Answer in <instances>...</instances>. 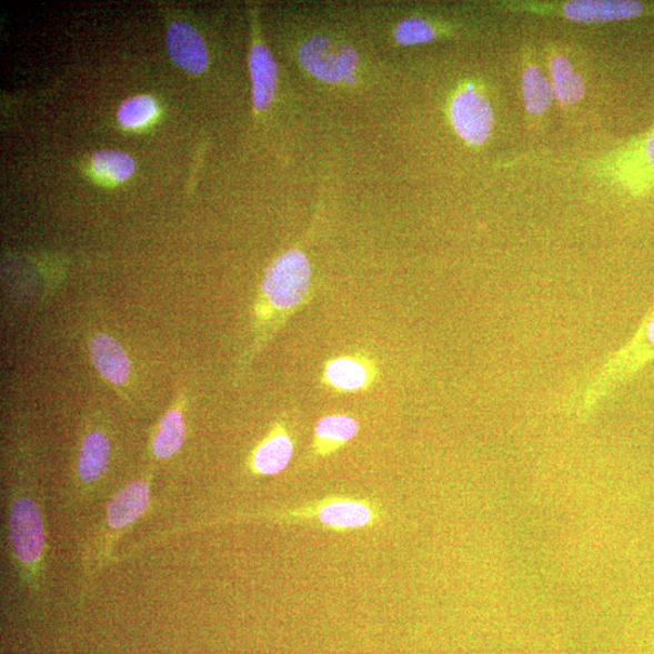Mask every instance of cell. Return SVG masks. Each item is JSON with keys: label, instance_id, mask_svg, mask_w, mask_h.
Returning <instances> with one entry per match:
<instances>
[{"label": "cell", "instance_id": "6da1fadb", "mask_svg": "<svg viewBox=\"0 0 654 654\" xmlns=\"http://www.w3.org/2000/svg\"><path fill=\"white\" fill-rule=\"evenodd\" d=\"M311 299L310 260L300 249H290L265 271L256 310L260 329L258 344L269 341Z\"/></svg>", "mask_w": 654, "mask_h": 654}, {"label": "cell", "instance_id": "2e32d148", "mask_svg": "<svg viewBox=\"0 0 654 654\" xmlns=\"http://www.w3.org/2000/svg\"><path fill=\"white\" fill-rule=\"evenodd\" d=\"M552 87L555 99L564 104H575L584 98V80L573 69L569 59L564 56H554L550 61Z\"/></svg>", "mask_w": 654, "mask_h": 654}, {"label": "cell", "instance_id": "7c38bea8", "mask_svg": "<svg viewBox=\"0 0 654 654\" xmlns=\"http://www.w3.org/2000/svg\"><path fill=\"white\" fill-rule=\"evenodd\" d=\"M150 486L142 480L120 490L107 505L105 523L114 531L124 530L137 523L149 510Z\"/></svg>", "mask_w": 654, "mask_h": 654}, {"label": "cell", "instance_id": "d6986e66", "mask_svg": "<svg viewBox=\"0 0 654 654\" xmlns=\"http://www.w3.org/2000/svg\"><path fill=\"white\" fill-rule=\"evenodd\" d=\"M184 421L179 410H171L160 422L159 431L153 442V453L160 460L177 455L183 445Z\"/></svg>", "mask_w": 654, "mask_h": 654}, {"label": "cell", "instance_id": "8fae6325", "mask_svg": "<svg viewBox=\"0 0 654 654\" xmlns=\"http://www.w3.org/2000/svg\"><path fill=\"white\" fill-rule=\"evenodd\" d=\"M359 432V421L345 413L320 419L314 426L312 456L315 460H325L336 455L358 436Z\"/></svg>", "mask_w": 654, "mask_h": 654}, {"label": "cell", "instance_id": "ac0fdd59", "mask_svg": "<svg viewBox=\"0 0 654 654\" xmlns=\"http://www.w3.org/2000/svg\"><path fill=\"white\" fill-rule=\"evenodd\" d=\"M623 169L637 185L654 183V131L626 153Z\"/></svg>", "mask_w": 654, "mask_h": 654}, {"label": "cell", "instance_id": "7a4b0ae2", "mask_svg": "<svg viewBox=\"0 0 654 654\" xmlns=\"http://www.w3.org/2000/svg\"><path fill=\"white\" fill-rule=\"evenodd\" d=\"M385 515L379 501L332 495L299 509L256 513L244 517H227L220 519L219 522L265 519L276 523H309L326 531L346 533L375 529L384 523Z\"/></svg>", "mask_w": 654, "mask_h": 654}, {"label": "cell", "instance_id": "5b68a950", "mask_svg": "<svg viewBox=\"0 0 654 654\" xmlns=\"http://www.w3.org/2000/svg\"><path fill=\"white\" fill-rule=\"evenodd\" d=\"M299 59L306 72L326 83L343 82L358 66V56L352 47L326 36L306 40L300 49Z\"/></svg>", "mask_w": 654, "mask_h": 654}, {"label": "cell", "instance_id": "52a82bcc", "mask_svg": "<svg viewBox=\"0 0 654 654\" xmlns=\"http://www.w3.org/2000/svg\"><path fill=\"white\" fill-rule=\"evenodd\" d=\"M451 122L460 138L480 145L491 137L495 117L484 93L466 85L453 98L450 109Z\"/></svg>", "mask_w": 654, "mask_h": 654}, {"label": "cell", "instance_id": "ffe728a7", "mask_svg": "<svg viewBox=\"0 0 654 654\" xmlns=\"http://www.w3.org/2000/svg\"><path fill=\"white\" fill-rule=\"evenodd\" d=\"M93 173L109 182H123L135 172V160L123 152L100 151L92 155Z\"/></svg>", "mask_w": 654, "mask_h": 654}, {"label": "cell", "instance_id": "9c48e42d", "mask_svg": "<svg viewBox=\"0 0 654 654\" xmlns=\"http://www.w3.org/2000/svg\"><path fill=\"white\" fill-rule=\"evenodd\" d=\"M643 3L623 0H577L563 6V16L578 23H606L643 17Z\"/></svg>", "mask_w": 654, "mask_h": 654}, {"label": "cell", "instance_id": "30bf717a", "mask_svg": "<svg viewBox=\"0 0 654 654\" xmlns=\"http://www.w3.org/2000/svg\"><path fill=\"white\" fill-rule=\"evenodd\" d=\"M167 46L170 58L185 72L202 73L208 66V50L202 36L191 24L173 22L169 26Z\"/></svg>", "mask_w": 654, "mask_h": 654}, {"label": "cell", "instance_id": "3957f363", "mask_svg": "<svg viewBox=\"0 0 654 654\" xmlns=\"http://www.w3.org/2000/svg\"><path fill=\"white\" fill-rule=\"evenodd\" d=\"M654 359V312L648 316L636 335L622 350L608 359L600 369L582 398L584 412H592L603 400L615 392L620 385L631 380Z\"/></svg>", "mask_w": 654, "mask_h": 654}, {"label": "cell", "instance_id": "7402d4cb", "mask_svg": "<svg viewBox=\"0 0 654 654\" xmlns=\"http://www.w3.org/2000/svg\"><path fill=\"white\" fill-rule=\"evenodd\" d=\"M394 36L399 44L409 47L432 42L436 37V32L430 22L413 18L400 22L396 26Z\"/></svg>", "mask_w": 654, "mask_h": 654}, {"label": "cell", "instance_id": "9a60e30c", "mask_svg": "<svg viewBox=\"0 0 654 654\" xmlns=\"http://www.w3.org/2000/svg\"><path fill=\"white\" fill-rule=\"evenodd\" d=\"M111 445L109 439L99 431L89 433L80 447L78 475L80 482L92 485L99 482L109 466Z\"/></svg>", "mask_w": 654, "mask_h": 654}, {"label": "cell", "instance_id": "5bb4252c", "mask_svg": "<svg viewBox=\"0 0 654 654\" xmlns=\"http://www.w3.org/2000/svg\"><path fill=\"white\" fill-rule=\"evenodd\" d=\"M253 105L258 111L269 109L274 98L278 69L269 49L256 43L250 53Z\"/></svg>", "mask_w": 654, "mask_h": 654}, {"label": "cell", "instance_id": "44dd1931", "mask_svg": "<svg viewBox=\"0 0 654 654\" xmlns=\"http://www.w3.org/2000/svg\"><path fill=\"white\" fill-rule=\"evenodd\" d=\"M158 113L154 99L147 95L127 100L119 107V123L128 129H140L150 124Z\"/></svg>", "mask_w": 654, "mask_h": 654}, {"label": "cell", "instance_id": "ba28073f", "mask_svg": "<svg viewBox=\"0 0 654 654\" xmlns=\"http://www.w3.org/2000/svg\"><path fill=\"white\" fill-rule=\"evenodd\" d=\"M295 452V440L285 422H276L251 453L250 470L260 476H272L284 472Z\"/></svg>", "mask_w": 654, "mask_h": 654}, {"label": "cell", "instance_id": "277c9868", "mask_svg": "<svg viewBox=\"0 0 654 654\" xmlns=\"http://www.w3.org/2000/svg\"><path fill=\"white\" fill-rule=\"evenodd\" d=\"M9 537L12 552L26 571L42 564L46 549V531L42 515L34 501L20 497L11 503Z\"/></svg>", "mask_w": 654, "mask_h": 654}, {"label": "cell", "instance_id": "4fadbf2b", "mask_svg": "<svg viewBox=\"0 0 654 654\" xmlns=\"http://www.w3.org/2000/svg\"><path fill=\"white\" fill-rule=\"evenodd\" d=\"M92 362L101 375L109 382L122 385L130 375V360L113 338L100 333L90 343Z\"/></svg>", "mask_w": 654, "mask_h": 654}, {"label": "cell", "instance_id": "e0dca14e", "mask_svg": "<svg viewBox=\"0 0 654 654\" xmlns=\"http://www.w3.org/2000/svg\"><path fill=\"white\" fill-rule=\"evenodd\" d=\"M523 99L526 111L532 115L549 112L553 104L552 83L535 64L525 67L522 79Z\"/></svg>", "mask_w": 654, "mask_h": 654}, {"label": "cell", "instance_id": "8992f818", "mask_svg": "<svg viewBox=\"0 0 654 654\" xmlns=\"http://www.w3.org/2000/svg\"><path fill=\"white\" fill-rule=\"evenodd\" d=\"M380 376L378 360L358 352L329 359L320 375V383L332 393L354 394L370 391Z\"/></svg>", "mask_w": 654, "mask_h": 654}]
</instances>
